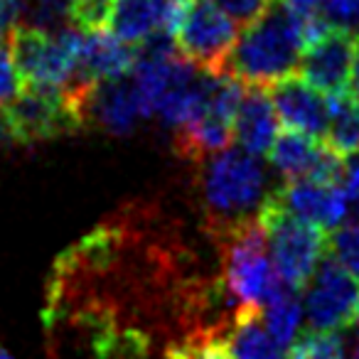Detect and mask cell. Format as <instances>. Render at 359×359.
I'll return each instance as SVG.
<instances>
[{"label": "cell", "instance_id": "cell-1", "mask_svg": "<svg viewBox=\"0 0 359 359\" xmlns=\"http://www.w3.org/2000/svg\"><path fill=\"white\" fill-rule=\"evenodd\" d=\"M327 27V20L320 13L300 15L285 3H271L269 11L236 40L224 74L234 76L244 86L269 89L276 81L293 76L303 50Z\"/></svg>", "mask_w": 359, "mask_h": 359}, {"label": "cell", "instance_id": "cell-2", "mask_svg": "<svg viewBox=\"0 0 359 359\" xmlns=\"http://www.w3.org/2000/svg\"><path fill=\"white\" fill-rule=\"evenodd\" d=\"M202 197L210 212V226L217 236L256 219L269 200L266 172L259 158L244 148H229L212 155L202 175Z\"/></svg>", "mask_w": 359, "mask_h": 359}, {"label": "cell", "instance_id": "cell-3", "mask_svg": "<svg viewBox=\"0 0 359 359\" xmlns=\"http://www.w3.org/2000/svg\"><path fill=\"white\" fill-rule=\"evenodd\" d=\"M219 244L224 285L229 288L239 310L261 313L271 300L288 288L276 271L259 219L219 234Z\"/></svg>", "mask_w": 359, "mask_h": 359}, {"label": "cell", "instance_id": "cell-4", "mask_svg": "<svg viewBox=\"0 0 359 359\" xmlns=\"http://www.w3.org/2000/svg\"><path fill=\"white\" fill-rule=\"evenodd\" d=\"M256 219L266 234V244L280 280L293 290L305 288L320 261L327 256L325 231L293 217L276 195H269Z\"/></svg>", "mask_w": 359, "mask_h": 359}, {"label": "cell", "instance_id": "cell-5", "mask_svg": "<svg viewBox=\"0 0 359 359\" xmlns=\"http://www.w3.org/2000/svg\"><path fill=\"white\" fill-rule=\"evenodd\" d=\"M8 45L25 86L67 89L76 76L81 47V32L76 27L47 32L18 22L8 35Z\"/></svg>", "mask_w": 359, "mask_h": 359}, {"label": "cell", "instance_id": "cell-6", "mask_svg": "<svg viewBox=\"0 0 359 359\" xmlns=\"http://www.w3.org/2000/svg\"><path fill=\"white\" fill-rule=\"evenodd\" d=\"M244 99V84L229 74H215L210 94L192 123L175 130V153L192 163L219 155L236 140V114Z\"/></svg>", "mask_w": 359, "mask_h": 359}, {"label": "cell", "instance_id": "cell-7", "mask_svg": "<svg viewBox=\"0 0 359 359\" xmlns=\"http://www.w3.org/2000/svg\"><path fill=\"white\" fill-rule=\"evenodd\" d=\"M236 40V22L215 0H187L175 27V45L182 60L207 74H224Z\"/></svg>", "mask_w": 359, "mask_h": 359}, {"label": "cell", "instance_id": "cell-8", "mask_svg": "<svg viewBox=\"0 0 359 359\" xmlns=\"http://www.w3.org/2000/svg\"><path fill=\"white\" fill-rule=\"evenodd\" d=\"M0 128L15 145L45 143L81 128L65 89H37L27 86L11 104L0 109Z\"/></svg>", "mask_w": 359, "mask_h": 359}, {"label": "cell", "instance_id": "cell-9", "mask_svg": "<svg viewBox=\"0 0 359 359\" xmlns=\"http://www.w3.org/2000/svg\"><path fill=\"white\" fill-rule=\"evenodd\" d=\"M303 308L315 332H337L357 320L359 280L327 254L310 278Z\"/></svg>", "mask_w": 359, "mask_h": 359}, {"label": "cell", "instance_id": "cell-10", "mask_svg": "<svg viewBox=\"0 0 359 359\" xmlns=\"http://www.w3.org/2000/svg\"><path fill=\"white\" fill-rule=\"evenodd\" d=\"M354 42L357 37L352 32L330 25L300 55V79L308 81L313 89H318L325 96L347 94L354 62Z\"/></svg>", "mask_w": 359, "mask_h": 359}, {"label": "cell", "instance_id": "cell-11", "mask_svg": "<svg viewBox=\"0 0 359 359\" xmlns=\"http://www.w3.org/2000/svg\"><path fill=\"white\" fill-rule=\"evenodd\" d=\"M273 195L293 217L323 231L337 229L349 212L347 195L339 182H323L310 177L285 180Z\"/></svg>", "mask_w": 359, "mask_h": 359}, {"label": "cell", "instance_id": "cell-12", "mask_svg": "<svg viewBox=\"0 0 359 359\" xmlns=\"http://www.w3.org/2000/svg\"><path fill=\"white\" fill-rule=\"evenodd\" d=\"M271 101L276 106L278 118L288 126V130L313 135L325 140L330 126V104L327 96L303 81L300 76H285L269 86Z\"/></svg>", "mask_w": 359, "mask_h": 359}, {"label": "cell", "instance_id": "cell-13", "mask_svg": "<svg viewBox=\"0 0 359 359\" xmlns=\"http://www.w3.org/2000/svg\"><path fill=\"white\" fill-rule=\"evenodd\" d=\"M138 60V50L109 32H81L76 81H109L128 76Z\"/></svg>", "mask_w": 359, "mask_h": 359}, {"label": "cell", "instance_id": "cell-14", "mask_svg": "<svg viewBox=\"0 0 359 359\" xmlns=\"http://www.w3.org/2000/svg\"><path fill=\"white\" fill-rule=\"evenodd\" d=\"M236 114V140L251 155H266L278 135V114L271 94L259 86H246Z\"/></svg>", "mask_w": 359, "mask_h": 359}, {"label": "cell", "instance_id": "cell-15", "mask_svg": "<svg viewBox=\"0 0 359 359\" xmlns=\"http://www.w3.org/2000/svg\"><path fill=\"white\" fill-rule=\"evenodd\" d=\"M226 347L234 359H285V349L276 342L256 310H236Z\"/></svg>", "mask_w": 359, "mask_h": 359}, {"label": "cell", "instance_id": "cell-16", "mask_svg": "<svg viewBox=\"0 0 359 359\" xmlns=\"http://www.w3.org/2000/svg\"><path fill=\"white\" fill-rule=\"evenodd\" d=\"M158 27L155 0H114L109 30L130 47H138Z\"/></svg>", "mask_w": 359, "mask_h": 359}, {"label": "cell", "instance_id": "cell-17", "mask_svg": "<svg viewBox=\"0 0 359 359\" xmlns=\"http://www.w3.org/2000/svg\"><path fill=\"white\" fill-rule=\"evenodd\" d=\"M330 104V126L325 133V143L339 155L359 153V101L349 94L327 96Z\"/></svg>", "mask_w": 359, "mask_h": 359}, {"label": "cell", "instance_id": "cell-18", "mask_svg": "<svg viewBox=\"0 0 359 359\" xmlns=\"http://www.w3.org/2000/svg\"><path fill=\"white\" fill-rule=\"evenodd\" d=\"M300 320H303V305H300L298 290L285 288L278 298H273L266 305V327L273 334V339L280 347H293L295 337H298Z\"/></svg>", "mask_w": 359, "mask_h": 359}, {"label": "cell", "instance_id": "cell-19", "mask_svg": "<svg viewBox=\"0 0 359 359\" xmlns=\"http://www.w3.org/2000/svg\"><path fill=\"white\" fill-rule=\"evenodd\" d=\"M72 0H22L20 20L37 30L57 32L69 20Z\"/></svg>", "mask_w": 359, "mask_h": 359}, {"label": "cell", "instance_id": "cell-20", "mask_svg": "<svg viewBox=\"0 0 359 359\" xmlns=\"http://www.w3.org/2000/svg\"><path fill=\"white\" fill-rule=\"evenodd\" d=\"M285 359H347L344 339L337 332H308L293 342Z\"/></svg>", "mask_w": 359, "mask_h": 359}, {"label": "cell", "instance_id": "cell-21", "mask_svg": "<svg viewBox=\"0 0 359 359\" xmlns=\"http://www.w3.org/2000/svg\"><path fill=\"white\" fill-rule=\"evenodd\" d=\"M327 254L359 280V222L337 226L327 241Z\"/></svg>", "mask_w": 359, "mask_h": 359}, {"label": "cell", "instance_id": "cell-22", "mask_svg": "<svg viewBox=\"0 0 359 359\" xmlns=\"http://www.w3.org/2000/svg\"><path fill=\"white\" fill-rule=\"evenodd\" d=\"M114 0H72L69 22L79 32H101L109 27Z\"/></svg>", "mask_w": 359, "mask_h": 359}, {"label": "cell", "instance_id": "cell-23", "mask_svg": "<svg viewBox=\"0 0 359 359\" xmlns=\"http://www.w3.org/2000/svg\"><path fill=\"white\" fill-rule=\"evenodd\" d=\"M271 3L273 0H215V6L241 27H249L251 22L259 20L271 8Z\"/></svg>", "mask_w": 359, "mask_h": 359}, {"label": "cell", "instance_id": "cell-24", "mask_svg": "<svg viewBox=\"0 0 359 359\" xmlns=\"http://www.w3.org/2000/svg\"><path fill=\"white\" fill-rule=\"evenodd\" d=\"M22 89V79L18 74L15 60L8 42H0V109L6 104H11Z\"/></svg>", "mask_w": 359, "mask_h": 359}, {"label": "cell", "instance_id": "cell-25", "mask_svg": "<svg viewBox=\"0 0 359 359\" xmlns=\"http://www.w3.org/2000/svg\"><path fill=\"white\" fill-rule=\"evenodd\" d=\"M325 20L327 25L347 32H359V0H325Z\"/></svg>", "mask_w": 359, "mask_h": 359}, {"label": "cell", "instance_id": "cell-26", "mask_svg": "<svg viewBox=\"0 0 359 359\" xmlns=\"http://www.w3.org/2000/svg\"><path fill=\"white\" fill-rule=\"evenodd\" d=\"M342 187H344V195H347L349 210L354 212V217H357V222H359V153L347 158Z\"/></svg>", "mask_w": 359, "mask_h": 359}, {"label": "cell", "instance_id": "cell-27", "mask_svg": "<svg viewBox=\"0 0 359 359\" xmlns=\"http://www.w3.org/2000/svg\"><path fill=\"white\" fill-rule=\"evenodd\" d=\"M22 0H0V42L11 35L13 27L20 22Z\"/></svg>", "mask_w": 359, "mask_h": 359}, {"label": "cell", "instance_id": "cell-28", "mask_svg": "<svg viewBox=\"0 0 359 359\" xmlns=\"http://www.w3.org/2000/svg\"><path fill=\"white\" fill-rule=\"evenodd\" d=\"M280 3H285L290 11L300 13V15H318L325 0H280Z\"/></svg>", "mask_w": 359, "mask_h": 359}, {"label": "cell", "instance_id": "cell-29", "mask_svg": "<svg viewBox=\"0 0 359 359\" xmlns=\"http://www.w3.org/2000/svg\"><path fill=\"white\" fill-rule=\"evenodd\" d=\"M349 96L359 101V37L354 42V62H352V74H349Z\"/></svg>", "mask_w": 359, "mask_h": 359}, {"label": "cell", "instance_id": "cell-30", "mask_svg": "<svg viewBox=\"0 0 359 359\" xmlns=\"http://www.w3.org/2000/svg\"><path fill=\"white\" fill-rule=\"evenodd\" d=\"M349 359H359V334L354 337L352 349H349Z\"/></svg>", "mask_w": 359, "mask_h": 359}, {"label": "cell", "instance_id": "cell-31", "mask_svg": "<svg viewBox=\"0 0 359 359\" xmlns=\"http://www.w3.org/2000/svg\"><path fill=\"white\" fill-rule=\"evenodd\" d=\"M0 359H13V357H11V354H8V352H6V349L0 347Z\"/></svg>", "mask_w": 359, "mask_h": 359}, {"label": "cell", "instance_id": "cell-32", "mask_svg": "<svg viewBox=\"0 0 359 359\" xmlns=\"http://www.w3.org/2000/svg\"><path fill=\"white\" fill-rule=\"evenodd\" d=\"M354 323H359V308H357V320H354Z\"/></svg>", "mask_w": 359, "mask_h": 359}]
</instances>
